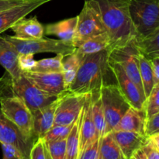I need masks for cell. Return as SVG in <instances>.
I'll use <instances>...</instances> for the list:
<instances>
[{"mask_svg": "<svg viewBox=\"0 0 159 159\" xmlns=\"http://www.w3.org/2000/svg\"><path fill=\"white\" fill-rule=\"evenodd\" d=\"M99 12L110 40V49L123 47L136 39L130 11V0H88Z\"/></svg>", "mask_w": 159, "mask_h": 159, "instance_id": "cell-1", "label": "cell"}, {"mask_svg": "<svg viewBox=\"0 0 159 159\" xmlns=\"http://www.w3.org/2000/svg\"><path fill=\"white\" fill-rule=\"evenodd\" d=\"M110 75L113 72L109 65V49L86 55L67 91L84 95L99 92L102 85L111 83L107 80Z\"/></svg>", "mask_w": 159, "mask_h": 159, "instance_id": "cell-2", "label": "cell"}, {"mask_svg": "<svg viewBox=\"0 0 159 159\" xmlns=\"http://www.w3.org/2000/svg\"><path fill=\"white\" fill-rule=\"evenodd\" d=\"M8 72L0 79V111L28 138L37 140L34 132L33 114L23 100L16 96L10 87Z\"/></svg>", "mask_w": 159, "mask_h": 159, "instance_id": "cell-3", "label": "cell"}, {"mask_svg": "<svg viewBox=\"0 0 159 159\" xmlns=\"http://www.w3.org/2000/svg\"><path fill=\"white\" fill-rule=\"evenodd\" d=\"M129 11L136 40H141L159 28V0H130Z\"/></svg>", "mask_w": 159, "mask_h": 159, "instance_id": "cell-4", "label": "cell"}, {"mask_svg": "<svg viewBox=\"0 0 159 159\" xmlns=\"http://www.w3.org/2000/svg\"><path fill=\"white\" fill-rule=\"evenodd\" d=\"M5 37L19 54H36L49 52L62 54L65 57L74 53L76 50L74 45L66 43L60 39L56 40L42 37L35 40H23L16 38L14 36H6Z\"/></svg>", "mask_w": 159, "mask_h": 159, "instance_id": "cell-5", "label": "cell"}, {"mask_svg": "<svg viewBox=\"0 0 159 159\" xmlns=\"http://www.w3.org/2000/svg\"><path fill=\"white\" fill-rule=\"evenodd\" d=\"M100 96L107 122V134H108L113 130L130 105L124 97L116 83L102 85Z\"/></svg>", "mask_w": 159, "mask_h": 159, "instance_id": "cell-6", "label": "cell"}, {"mask_svg": "<svg viewBox=\"0 0 159 159\" xmlns=\"http://www.w3.org/2000/svg\"><path fill=\"white\" fill-rule=\"evenodd\" d=\"M12 92L24 102L32 114L54 102L58 96H54L37 89L22 73L16 79L10 78Z\"/></svg>", "mask_w": 159, "mask_h": 159, "instance_id": "cell-7", "label": "cell"}, {"mask_svg": "<svg viewBox=\"0 0 159 159\" xmlns=\"http://www.w3.org/2000/svg\"><path fill=\"white\" fill-rule=\"evenodd\" d=\"M77 16V27L72 42L75 48L86 39L107 32L99 12L88 0H84L83 8Z\"/></svg>", "mask_w": 159, "mask_h": 159, "instance_id": "cell-8", "label": "cell"}, {"mask_svg": "<svg viewBox=\"0 0 159 159\" xmlns=\"http://www.w3.org/2000/svg\"><path fill=\"white\" fill-rule=\"evenodd\" d=\"M139 50L135 44V39L123 47L109 50V59L119 64L127 75L144 95L139 70Z\"/></svg>", "mask_w": 159, "mask_h": 159, "instance_id": "cell-9", "label": "cell"}, {"mask_svg": "<svg viewBox=\"0 0 159 159\" xmlns=\"http://www.w3.org/2000/svg\"><path fill=\"white\" fill-rule=\"evenodd\" d=\"M37 140L28 138L13 123L6 119L0 111V143L13 146L23 159H30L31 149Z\"/></svg>", "mask_w": 159, "mask_h": 159, "instance_id": "cell-10", "label": "cell"}, {"mask_svg": "<svg viewBox=\"0 0 159 159\" xmlns=\"http://www.w3.org/2000/svg\"><path fill=\"white\" fill-rule=\"evenodd\" d=\"M86 96L69 91L61 93L54 115V125L67 126L74 124L82 111Z\"/></svg>", "mask_w": 159, "mask_h": 159, "instance_id": "cell-11", "label": "cell"}, {"mask_svg": "<svg viewBox=\"0 0 159 159\" xmlns=\"http://www.w3.org/2000/svg\"><path fill=\"white\" fill-rule=\"evenodd\" d=\"M110 68L114 76L115 82L130 107L139 110H144L146 98L134 82L127 75L122 67L109 59Z\"/></svg>", "mask_w": 159, "mask_h": 159, "instance_id": "cell-12", "label": "cell"}, {"mask_svg": "<svg viewBox=\"0 0 159 159\" xmlns=\"http://www.w3.org/2000/svg\"><path fill=\"white\" fill-rule=\"evenodd\" d=\"M23 75L37 89L54 96L67 91L62 72L43 73L30 71L23 72Z\"/></svg>", "mask_w": 159, "mask_h": 159, "instance_id": "cell-13", "label": "cell"}, {"mask_svg": "<svg viewBox=\"0 0 159 159\" xmlns=\"http://www.w3.org/2000/svg\"><path fill=\"white\" fill-rule=\"evenodd\" d=\"M51 1L52 0H27L26 2L0 12V34L10 29L19 20Z\"/></svg>", "mask_w": 159, "mask_h": 159, "instance_id": "cell-14", "label": "cell"}, {"mask_svg": "<svg viewBox=\"0 0 159 159\" xmlns=\"http://www.w3.org/2000/svg\"><path fill=\"white\" fill-rule=\"evenodd\" d=\"M91 102L92 95L87 94L86 99L82 107V119L79 137V155L88 146L99 138L92 116Z\"/></svg>", "mask_w": 159, "mask_h": 159, "instance_id": "cell-15", "label": "cell"}, {"mask_svg": "<svg viewBox=\"0 0 159 159\" xmlns=\"http://www.w3.org/2000/svg\"><path fill=\"white\" fill-rule=\"evenodd\" d=\"M110 133L125 159L131 158L134 152L148 140L146 135L136 132L111 131Z\"/></svg>", "mask_w": 159, "mask_h": 159, "instance_id": "cell-16", "label": "cell"}, {"mask_svg": "<svg viewBox=\"0 0 159 159\" xmlns=\"http://www.w3.org/2000/svg\"><path fill=\"white\" fill-rule=\"evenodd\" d=\"M60 100V95L49 105L40 109L33 114L34 132L36 138H42L54 126V115Z\"/></svg>", "mask_w": 159, "mask_h": 159, "instance_id": "cell-17", "label": "cell"}, {"mask_svg": "<svg viewBox=\"0 0 159 159\" xmlns=\"http://www.w3.org/2000/svg\"><path fill=\"white\" fill-rule=\"evenodd\" d=\"M145 111L130 107L112 131H130L145 135Z\"/></svg>", "mask_w": 159, "mask_h": 159, "instance_id": "cell-18", "label": "cell"}, {"mask_svg": "<svg viewBox=\"0 0 159 159\" xmlns=\"http://www.w3.org/2000/svg\"><path fill=\"white\" fill-rule=\"evenodd\" d=\"M14 37L23 40H35L43 37L44 26L38 21L37 16L21 19L10 28Z\"/></svg>", "mask_w": 159, "mask_h": 159, "instance_id": "cell-19", "label": "cell"}, {"mask_svg": "<svg viewBox=\"0 0 159 159\" xmlns=\"http://www.w3.org/2000/svg\"><path fill=\"white\" fill-rule=\"evenodd\" d=\"M19 53L5 37L0 36V65L12 79H16L22 75L18 65Z\"/></svg>", "mask_w": 159, "mask_h": 159, "instance_id": "cell-20", "label": "cell"}, {"mask_svg": "<svg viewBox=\"0 0 159 159\" xmlns=\"http://www.w3.org/2000/svg\"><path fill=\"white\" fill-rule=\"evenodd\" d=\"M78 16L66 19L57 23L44 26V34L47 35H55L60 40L71 43L75 36Z\"/></svg>", "mask_w": 159, "mask_h": 159, "instance_id": "cell-21", "label": "cell"}, {"mask_svg": "<svg viewBox=\"0 0 159 159\" xmlns=\"http://www.w3.org/2000/svg\"><path fill=\"white\" fill-rule=\"evenodd\" d=\"M110 40L107 32L93 36L86 39L76 48L75 52L84 57L86 55L110 50Z\"/></svg>", "mask_w": 159, "mask_h": 159, "instance_id": "cell-22", "label": "cell"}, {"mask_svg": "<svg viewBox=\"0 0 159 159\" xmlns=\"http://www.w3.org/2000/svg\"><path fill=\"white\" fill-rule=\"evenodd\" d=\"M91 95L92 116L99 138H102L107 134V122L101 99L100 91L93 93Z\"/></svg>", "mask_w": 159, "mask_h": 159, "instance_id": "cell-23", "label": "cell"}, {"mask_svg": "<svg viewBox=\"0 0 159 159\" xmlns=\"http://www.w3.org/2000/svg\"><path fill=\"white\" fill-rule=\"evenodd\" d=\"M82 56L75 51L72 54L64 57L62 60V74H63L64 83L66 90L75 79L78 70L81 65L82 59Z\"/></svg>", "mask_w": 159, "mask_h": 159, "instance_id": "cell-24", "label": "cell"}, {"mask_svg": "<svg viewBox=\"0 0 159 159\" xmlns=\"http://www.w3.org/2000/svg\"><path fill=\"white\" fill-rule=\"evenodd\" d=\"M138 61H139V70L141 82L144 89V96L147 99L148 96L150 95L154 85H155V76H154L150 60L140 51L138 54Z\"/></svg>", "mask_w": 159, "mask_h": 159, "instance_id": "cell-25", "label": "cell"}, {"mask_svg": "<svg viewBox=\"0 0 159 159\" xmlns=\"http://www.w3.org/2000/svg\"><path fill=\"white\" fill-rule=\"evenodd\" d=\"M82 119V109L77 120L73 124L69 134L66 139V159H79V137Z\"/></svg>", "mask_w": 159, "mask_h": 159, "instance_id": "cell-26", "label": "cell"}, {"mask_svg": "<svg viewBox=\"0 0 159 159\" xmlns=\"http://www.w3.org/2000/svg\"><path fill=\"white\" fill-rule=\"evenodd\" d=\"M99 159H125L111 133L101 138Z\"/></svg>", "mask_w": 159, "mask_h": 159, "instance_id": "cell-27", "label": "cell"}, {"mask_svg": "<svg viewBox=\"0 0 159 159\" xmlns=\"http://www.w3.org/2000/svg\"><path fill=\"white\" fill-rule=\"evenodd\" d=\"M135 44L140 52L148 59L159 56V28L145 38L135 39Z\"/></svg>", "mask_w": 159, "mask_h": 159, "instance_id": "cell-28", "label": "cell"}, {"mask_svg": "<svg viewBox=\"0 0 159 159\" xmlns=\"http://www.w3.org/2000/svg\"><path fill=\"white\" fill-rule=\"evenodd\" d=\"M64 56L62 54H56L55 57L43 58L36 61L35 66L32 71L36 72L51 73L62 72V60Z\"/></svg>", "mask_w": 159, "mask_h": 159, "instance_id": "cell-29", "label": "cell"}, {"mask_svg": "<svg viewBox=\"0 0 159 159\" xmlns=\"http://www.w3.org/2000/svg\"><path fill=\"white\" fill-rule=\"evenodd\" d=\"M146 120L159 111V82L155 84L145 101Z\"/></svg>", "mask_w": 159, "mask_h": 159, "instance_id": "cell-30", "label": "cell"}, {"mask_svg": "<svg viewBox=\"0 0 159 159\" xmlns=\"http://www.w3.org/2000/svg\"><path fill=\"white\" fill-rule=\"evenodd\" d=\"M66 139L44 141L51 159H66Z\"/></svg>", "mask_w": 159, "mask_h": 159, "instance_id": "cell-31", "label": "cell"}, {"mask_svg": "<svg viewBox=\"0 0 159 159\" xmlns=\"http://www.w3.org/2000/svg\"><path fill=\"white\" fill-rule=\"evenodd\" d=\"M73 124L71 125H54L42 138L44 141H53L68 138Z\"/></svg>", "mask_w": 159, "mask_h": 159, "instance_id": "cell-32", "label": "cell"}, {"mask_svg": "<svg viewBox=\"0 0 159 159\" xmlns=\"http://www.w3.org/2000/svg\"><path fill=\"white\" fill-rule=\"evenodd\" d=\"M134 159H159V152L148 138L147 141L134 154Z\"/></svg>", "mask_w": 159, "mask_h": 159, "instance_id": "cell-33", "label": "cell"}, {"mask_svg": "<svg viewBox=\"0 0 159 159\" xmlns=\"http://www.w3.org/2000/svg\"><path fill=\"white\" fill-rule=\"evenodd\" d=\"M37 61L34 59V54H20L18 57V65L22 72L32 71Z\"/></svg>", "mask_w": 159, "mask_h": 159, "instance_id": "cell-34", "label": "cell"}, {"mask_svg": "<svg viewBox=\"0 0 159 159\" xmlns=\"http://www.w3.org/2000/svg\"><path fill=\"white\" fill-rule=\"evenodd\" d=\"M101 138L96 140V141L86 148L79 155V159H99V146H100Z\"/></svg>", "mask_w": 159, "mask_h": 159, "instance_id": "cell-35", "label": "cell"}, {"mask_svg": "<svg viewBox=\"0 0 159 159\" xmlns=\"http://www.w3.org/2000/svg\"><path fill=\"white\" fill-rule=\"evenodd\" d=\"M30 159H46L44 141L42 138H38L34 143L31 149Z\"/></svg>", "mask_w": 159, "mask_h": 159, "instance_id": "cell-36", "label": "cell"}, {"mask_svg": "<svg viewBox=\"0 0 159 159\" xmlns=\"http://www.w3.org/2000/svg\"><path fill=\"white\" fill-rule=\"evenodd\" d=\"M155 133H159V111L146 120V136L149 137Z\"/></svg>", "mask_w": 159, "mask_h": 159, "instance_id": "cell-37", "label": "cell"}, {"mask_svg": "<svg viewBox=\"0 0 159 159\" xmlns=\"http://www.w3.org/2000/svg\"><path fill=\"white\" fill-rule=\"evenodd\" d=\"M2 149V159H23L21 154L16 148L10 144H1Z\"/></svg>", "mask_w": 159, "mask_h": 159, "instance_id": "cell-38", "label": "cell"}, {"mask_svg": "<svg viewBox=\"0 0 159 159\" xmlns=\"http://www.w3.org/2000/svg\"><path fill=\"white\" fill-rule=\"evenodd\" d=\"M27 0H0V12L24 3Z\"/></svg>", "mask_w": 159, "mask_h": 159, "instance_id": "cell-39", "label": "cell"}, {"mask_svg": "<svg viewBox=\"0 0 159 159\" xmlns=\"http://www.w3.org/2000/svg\"><path fill=\"white\" fill-rule=\"evenodd\" d=\"M153 70L154 76H155V84L159 82V56L152 57L149 59Z\"/></svg>", "mask_w": 159, "mask_h": 159, "instance_id": "cell-40", "label": "cell"}, {"mask_svg": "<svg viewBox=\"0 0 159 159\" xmlns=\"http://www.w3.org/2000/svg\"><path fill=\"white\" fill-rule=\"evenodd\" d=\"M148 139L150 140L151 142L154 145V147L159 152V133H155L152 134L151 136L148 137Z\"/></svg>", "mask_w": 159, "mask_h": 159, "instance_id": "cell-41", "label": "cell"}, {"mask_svg": "<svg viewBox=\"0 0 159 159\" xmlns=\"http://www.w3.org/2000/svg\"><path fill=\"white\" fill-rule=\"evenodd\" d=\"M44 147H45V155H46V159H51V155H50L48 148H47L45 142H44Z\"/></svg>", "mask_w": 159, "mask_h": 159, "instance_id": "cell-42", "label": "cell"}, {"mask_svg": "<svg viewBox=\"0 0 159 159\" xmlns=\"http://www.w3.org/2000/svg\"><path fill=\"white\" fill-rule=\"evenodd\" d=\"M130 159H134V158H130Z\"/></svg>", "mask_w": 159, "mask_h": 159, "instance_id": "cell-43", "label": "cell"}]
</instances>
